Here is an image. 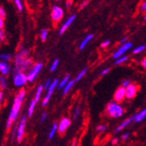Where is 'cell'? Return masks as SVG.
I'll list each match as a JSON object with an SVG mask.
<instances>
[{
    "instance_id": "6da1fadb",
    "label": "cell",
    "mask_w": 146,
    "mask_h": 146,
    "mask_svg": "<svg viewBox=\"0 0 146 146\" xmlns=\"http://www.w3.org/2000/svg\"><path fill=\"white\" fill-rule=\"evenodd\" d=\"M29 51L27 49L22 48L19 51L14 59L15 73H24V71L30 69L33 67V60L28 58Z\"/></svg>"
},
{
    "instance_id": "7a4b0ae2",
    "label": "cell",
    "mask_w": 146,
    "mask_h": 146,
    "mask_svg": "<svg viewBox=\"0 0 146 146\" xmlns=\"http://www.w3.org/2000/svg\"><path fill=\"white\" fill-rule=\"evenodd\" d=\"M25 94H26L25 90L23 88V89L19 90V92L15 96L14 102H13L12 107H11V112H10V115H9V117H8V120H7V123H6L7 129H9L12 126L13 123L17 120V118H18V116L19 115V112H20L22 103H23V102L25 100Z\"/></svg>"
},
{
    "instance_id": "3957f363",
    "label": "cell",
    "mask_w": 146,
    "mask_h": 146,
    "mask_svg": "<svg viewBox=\"0 0 146 146\" xmlns=\"http://www.w3.org/2000/svg\"><path fill=\"white\" fill-rule=\"evenodd\" d=\"M106 110H107L108 115L112 118H119L124 113L123 108L115 102H110L106 107Z\"/></svg>"
},
{
    "instance_id": "277c9868",
    "label": "cell",
    "mask_w": 146,
    "mask_h": 146,
    "mask_svg": "<svg viewBox=\"0 0 146 146\" xmlns=\"http://www.w3.org/2000/svg\"><path fill=\"white\" fill-rule=\"evenodd\" d=\"M42 67H43V65L40 62L36 63L35 65H33V67L32 68V70L29 71L28 74H26V76H27V81L30 82H34V80L36 79L38 74L40 73V71L42 69Z\"/></svg>"
},
{
    "instance_id": "5b68a950",
    "label": "cell",
    "mask_w": 146,
    "mask_h": 146,
    "mask_svg": "<svg viewBox=\"0 0 146 146\" xmlns=\"http://www.w3.org/2000/svg\"><path fill=\"white\" fill-rule=\"evenodd\" d=\"M63 16H64V11L61 7L58 5L52 6V12H51V18L52 21L54 23H58L63 19Z\"/></svg>"
},
{
    "instance_id": "8992f818",
    "label": "cell",
    "mask_w": 146,
    "mask_h": 146,
    "mask_svg": "<svg viewBox=\"0 0 146 146\" xmlns=\"http://www.w3.org/2000/svg\"><path fill=\"white\" fill-rule=\"evenodd\" d=\"M27 82V76H26V74L25 73H17L14 74V77H13V83L18 88L25 86Z\"/></svg>"
},
{
    "instance_id": "52a82bcc",
    "label": "cell",
    "mask_w": 146,
    "mask_h": 146,
    "mask_svg": "<svg viewBox=\"0 0 146 146\" xmlns=\"http://www.w3.org/2000/svg\"><path fill=\"white\" fill-rule=\"evenodd\" d=\"M25 126H26V117L24 115L21 120L19 123L18 129H17V133H16V137H17V141L19 143H20L24 137L25 135Z\"/></svg>"
},
{
    "instance_id": "ba28073f",
    "label": "cell",
    "mask_w": 146,
    "mask_h": 146,
    "mask_svg": "<svg viewBox=\"0 0 146 146\" xmlns=\"http://www.w3.org/2000/svg\"><path fill=\"white\" fill-rule=\"evenodd\" d=\"M58 83H59V80H58V79H55V80H54V81L52 82L51 85H50L49 88H47V89H48L47 94H46V96L44 97V100H43V102H42V105H43V106H46V104H47L48 102L50 101L51 96H52V93H54L55 88L57 87Z\"/></svg>"
},
{
    "instance_id": "9c48e42d",
    "label": "cell",
    "mask_w": 146,
    "mask_h": 146,
    "mask_svg": "<svg viewBox=\"0 0 146 146\" xmlns=\"http://www.w3.org/2000/svg\"><path fill=\"white\" fill-rule=\"evenodd\" d=\"M71 125V120L68 118V117H63L60 123L58 124V132L60 134V135H63L67 129L69 128V126Z\"/></svg>"
},
{
    "instance_id": "30bf717a",
    "label": "cell",
    "mask_w": 146,
    "mask_h": 146,
    "mask_svg": "<svg viewBox=\"0 0 146 146\" xmlns=\"http://www.w3.org/2000/svg\"><path fill=\"white\" fill-rule=\"evenodd\" d=\"M131 47H132V43L131 42H126V43L123 44L120 47H119V49L113 54V58L114 59H118V58L122 57L125 54V52L127 51H129Z\"/></svg>"
},
{
    "instance_id": "8fae6325",
    "label": "cell",
    "mask_w": 146,
    "mask_h": 146,
    "mask_svg": "<svg viewBox=\"0 0 146 146\" xmlns=\"http://www.w3.org/2000/svg\"><path fill=\"white\" fill-rule=\"evenodd\" d=\"M137 93V86L135 84H129L125 88V98L127 99H133Z\"/></svg>"
},
{
    "instance_id": "7c38bea8",
    "label": "cell",
    "mask_w": 146,
    "mask_h": 146,
    "mask_svg": "<svg viewBox=\"0 0 146 146\" xmlns=\"http://www.w3.org/2000/svg\"><path fill=\"white\" fill-rule=\"evenodd\" d=\"M124 99H125V88H123V87L118 88L114 94V100H115L114 102L119 103L122 102Z\"/></svg>"
},
{
    "instance_id": "4fadbf2b",
    "label": "cell",
    "mask_w": 146,
    "mask_h": 146,
    "mask_svg": "<svg viewBox=\"0 0 146 146\" xmlns=\"http://www.w3.org/2000/svg\"><path fill=\"white\" fill-rule=\"evenodd\" d=\"M75 19H76V15L75 14H73L72 16H70L67 20L65 21V23L62 25V26H61L60 29V35L63 34L66 31L68 30V28L73 24V22L75 20Z\"/></svg>"
},
{
    "instance_id": "5bb4252c",
    "label": "cell",
    "mask_w": 146,
    "mask_h": 146,
    "mask_svg": "<svg viewBox=\"0 0 146 146\" xmlns=\"http://www.w3.org/2000/svg\"><path fill=\"white\" fill-rule=\"evenodd\" d=\"M134 118H135V115H132L131 117L126 119V120H124L120 125H119L116 129H115V133H118V132H120L121 130H123L124 128H126L131 122H133L134 121Z\"/></svg>"
},
{
    "instance_id": "9a60e30c",
    "label": "cell",
    "mask_w": 146,
    "mask_h": 146,
    "mask_svg": "<svg viewBox=\"0 0 146 146\" xmlns=\"http://www.w3.org/2000/svg\"><path fill=\"white\" fill-rule=\"evenodd\" d=\"M11 71V67L10 64L7 62H3L0 61V73L3 74V76L7 75Z\"/></svg>"
},
{
    "instance_id": "2e32d148",
    "label": "cell",
    "mask_w": 146,
    "mask_h": 146,
    "mask_svg": "<svg viewBox=\"0 0 146 146\" xmlns=\"http://www.w3.org/2000/svg\"><path fill=\"white\" fill-rule=\"evenodd\" d=\"M93 38H94V34H88V35H87V36L84 38L83 40L81 42V44H80L79 49H80V50H83V49L86 47V46L92 40Z\"/></svg>"
},
{
    "instance_id": "e0dca14e",
    "label": "cell",
    "mask_w": 146,
    "mask_h": 146,
    "mask_svg": "<svg viewBox=\"0 0 146 146\" xmlns=\"http://www.w3.org/2000/svg\"><path fill=\"white\" fill-rule=\"evenodd\" d=\"M146 117V110H143L142 111H140L139 113H137V115H135V118H134V121L136 123H140L142 121H143Z\"/></svg>"
},
{
    "instance_id": "ac0fdd59",
    "label": "cell",
    "mask_w": 146,
    "mask_h": 146,
    "mask_svg": "<svg viewBox=\"0 0 146 146\" xmlns=\"http://www.w3.org/2000/svg\"><path fill=\"white\" fill-rule=\"evenodd\" d=\"M12 59L11 55L8 52H3V54H0V61H3V62H9L11 61Z\"/></svg>"
},
{
    "instance_id": "d6986e66",
    "label": "cell",
    "mask_w": 146,
    "mask_h": 146,
    "mask_svg": "<svg viewBox=\"0 0 146 146\" xmlns=\"http://www.w3.org/2000/svg\"><path fill=\"white\" fill-rule=\"evenodd\" d=\"M57 130H58V124H57L56 123H54V124H52V129H51V130H50V132H49L48 138H49V139H52V137H54L55 136V134H56Z\"/></svg>"
},
{
    "instance_id": "ffe728a7",
    "label": "cell",
    "mask_w": 146,
    "mask_h": 146,
    "mask_svg": "<svg viewBox=\"0 0 146 146\" xmlns=\"http://www.w3.org/2000/svg\"><path fill=\"white\" fill-rule=\"evenodd\" d=\"M44 87L42 85H39L37 88V91H36V94H35V98L33 99L36 102H38L40 99V96H41V94H42V90H43Z\"/></svg>"
},
{
    "instance_id": "44dd1931",
    "label": "cell",
    "mask_w": 146,
    "mask_h": 146,
    "mask_svg": "<svg viewBox=\"0 0 146 146\" xmlns=\"http://www.w3.org/2000/svg\"><path fill=\"white\" fill-rule=\"evenodd\" d=\"M74 82H75V81H74V80H72V81H69V82L67 83V85H66V86L63 88V95H64V96H65V95H67L68 93L69 92V90L71 89V88L74 86Z\"/></svg>"
},
{
    "instance_id": "7402d4cb",
    "label": "cell",
    "mask_w": 146,
    "mask_h": 146,
    "mask_svg": "<svg viewBox=\"0 0 146 146\" xmlns=\"http://www.w3.org/2000/svg\"><path fill=\"white\" fill-rule=\"evenodd\" d=\"M36 102L34 100H32L31 101V103H30V106L28 108V116L31 117L33 115V112H34V110H35V107H36Z\"/></svg>"
},
{
    "instance_id": "603a6c76",
    "label": "cell",
    "mask_w": 146,
    "mask_h": 146,
    "mask_svg": "<svg viewBox=\"0 0 146 146\" xmlns=\"http://www.w3.org/2000/svg\"><path fill=\"white\" fill-rule=\"evenodd\" d=\"M69 81H70V75H69V74L66 75L65 78H63V79H62V81L59 83V88H60V89L63 88L66 85H67V83H68Z\"/></svg>"
},
{
    "instance_id": "cb8c5ba5",
    "label": "cell",
    "mask_w": 146,
    "mask_h": 146,
    "mask_svg": "<svg viewBox=\"0 0 146 146\" xmlns=\"http://www.w3.org/2000/svg\"><path fill=\"white\" fill-rule=\"evenodd\" d=\"M7 88V80L5 76H0V89L4 90Z\"/></svg>"
},
{
    "instance_id": "d4e9b609",
    "label": "cell",
    "mask_w": 146,
    "mask_h": 146,
    "mask_svg": "<svg viewBox=\"0 0 146 146\" xmlns=\"http://www.w3.org/2000/svg\"><path fill=\"white\" fill-rule=\"evenodd\" d=\"M87 71H88V68H84L83 70H82L81 72H80L79 74H78V75L76 76V79H75V81L76 82H79V81H81V80L83 78V76L86 74V73H87Z\"/></svg>"
},
{
    "instance_id": "484cf974",
    "label": "cell",
    "mask_w": 146,
    "mask_h": 146,
    "mask_svg": "<svg viewBox=\"0 0 146 146\" xmlns=\"http://www.w3.org/2000/svg\"><path fill=\"white\" fill-rule=\"evenodd\" d=\"M47 36H48V31L46 29H43L41 31V33H40V38H41V40L43 42L46 40Z\"/></svg>"
},
{
    "instance_id": "4316f807",
    "label": "cell",
    "mask_w": 146,
    "mask_h": 146,
    "mask_svg": "<svg viewBox=\"0 0 146 146\" xmlns=\"http://www.w3.org/2000/svg\"><path fill=\"white\" fill-rule=\"evenodd\" d=\"M58 65H59V60L58 59H55L52 62V64L51 65V68H50V70L51 72H54L56 70V68H58Z\"/></svg>"
},
{
    "instance_id": "83f0119b",
    "label": "cell",
    "mask_w": 146,
    "mask_h": 146,
    "mask_svg": "<svg viewBox=\"0 0 146 146\" xmlns=\"http://www.w3.org/2000/svg\"><path fill=\"white\" fill-rule=\"evenodd\" d=\"M127 60H128V57H127V56H122V57L118 58V59L116 60V61L115 62V65H120V64H123V63H124Z\"/></svg>"
},
{
    "instance_id": "f1b7e54d",
    "label": "cell",
    "mask_w": 146,
    "mask_h": 146,
    "mask_svg": "<svg viewBox=\"0 0 146 146\" xmlns=\"http://www.w3.org/2000/svg\"><path fill=\"white\" fill-rule=\"evenodd\" d=\"M144 49H145V46L144 45L139 46H137V48H135L133 50V54H139V52H142Z\"/></svg>"
},
{
    "instance_id": "f546056e",
    "label": "cell",
    "mask_w": 146,
    "mask_h": 146,
    "mask_svg": "<svg viewBox=\"0 0 146 146\" xmlns=\"http://www.w3.org/2000/svg\"><path fill=\"white\" fill-rule=\"evenodd\" d=\"M14 1V4L16 5L18 10L19 11H23V5H22V2H21V0H13Z\"/></svg>"
},
{
    "instance_id": "4dcf8cb0",
    "label": "cell",
    "mask_w": 146,
    "mask_h": 146,
    "mask_svg": "<svg viewBox=\"0 0 146 146\" xmlns=\"http://www.w3.org/2000/svg\"><path fill=\"white\" fill-rule=\"evenodd\" d=\"M6 17V11L5 10L4 7L2 6H0V18H2L3 19H5Z\"/></svg>"
},
{
    "instance_id": "1f68e13d",
    "label": "cell",
    "mask_w": 146,
    "mask_h": 146,
    "mask_svg": "<svg viewBox=\"0 0 146 146\" xmlns=\"http://www.w3.org/2000/svg\"><path fill=\"white\" fill-rule=\"evenodd\" d=\"M80 114H81V108H80V107H77V108L75 109L74 112V119H77V118L79 117Z\"/></svg>"
},
{
    "instance_id": "d6a6232c",
    "label": "cell",
    "mask_w": 146,
    "mask_h": 146,
    "mask_svg": "<svg viewBox=\"0 0 146 146\" xmlns=\"http://www.w3.org/2000/svg\"><path fill=\"white\" fill-rule=\"evenodd\" d=\"M106 129H107V127H106L105 125H103V124H101V125L97 126V128H96V130L98 132H102V131H105Z\"/></svg>"
},
{
    "instance_id": "836d02e7",
    "label": "cell",
    "mask_w": 146,
    "mask_h": 146,
    "mask_svg": "<svg viewBox=\"0 0 146 146\" xmlns=\"http://www.w3.org/2000/svg\"><path fill=\"white\" fill-rule=\"evenodd\" d=\"M110 40H109V39H107V40L103 41V42L101 44V47H102V48H105V47L109 46H110Z\"/></svg>"
},
{
    "instance_id": "e575fe53",
    "label": "cell",
    "mask_w": 146,
    "mask_h": 146,
    "mask_svg": "<svg viewBox=\"0 0 146 146\" xmlns=\"http://www.w3.org/2000/svg\"><path fill=\"white\" fill-rule=\"evenodd\" d=\"M129 84H130V81H129V80H124V81L123 82V83H122V86L121 87H123V88H126Z\"/></svg>"
},
{
    "instance_id": "d590c367",
    "label": "cell",
    "mask_w": 146,
    "mask_h": 146,
    "mask_svg": "<svg viewBox=\"0 0 146 146\" xmlns=\"http://www.w3.org/2000/svg\"><path fill=\"white\" fill-rule=\"evenodd\" d=\"M5 40V33L3 32V29H0V43Z\"/></svg>"
},
{
    "instance_id": "8d00e7d4",
    "label": "cell",
    "mask_w": 146,
    "mask_h": 146,
    "mask_svg": "<svg viewBox=\"0 0 146 146\" xmlns=\"http://www.w3.org/2000/svg\"><path fill=\"white\" fill-rule=\"evenodd\" d=\"M140 9H141V11L143 12H145V11H146V3H145V1H143V4H141Z\"/></svg>"
},
{
    "instance_id": "74e56055",
    "label": "cell",
    "mask_w": 146,
    "mask_h": 146,
    "mask_svg": "<svg viewBox=\"0 0 146 146\" xmlns=\"http://www.w3.org/2000/svg\"><path fill=\"white\" fill-rule=\"evenodd\" d=\"M72 4H73V0H67L66 1V6H67V8H70L72 6Z\"/></svg>"
},
{
    "instance_id": "f35d334b",
    "label": "cell",
    "mask_w": 146,
    "mask_h": 146,
    "mask_svg": "<svg viewBox=\"0 0 146 146\" xmlns=\"http://www.w3.org/2000/svg\"><path fill=\"white\" fill-rule=\"evenodd\" d=\"M46 117H47V114H46V113H43V114L41 115V117H40V122L43 123L44 121H46Z\"/></svg>"
},
{
    "instance_id": "ab89813d",
    "label": "cell",
    "mask_w": 146,
    "mask_h": 146,
    "mask_svg": "<svg viewBox=\"0 0 146 146\" xmlns=\"http://www.w3.org/2000/svg\"><path fill=\"white\" fill-rule=\"evenodd\" d=\"M51 83H52V81H51V80L50 79H47L46 80V83H45V88H49V86L51 85Z\"/></svg>"
},
{
    "instance_id": "60d3db41",
    "label": "cell",
    "mask_w": 146,
    "mask_h": 146,
    "mask_svg": "<svg viewBox=\"0 0 146 146\" xmlns=\"http://www.w3.org/2000/svg\"><path fill=\"white\" fill-rule=\"evenodd\" d=\"M110 68H105V69H103V70L101 72V75L103 76V75H105V74H107L110 72Z\"/></svg>"
},
{
    "instance_id": "b9f144b4",
    "label": "cell",
    "mask_w": 146,
    "mask_h": 146,
    "mask_svg": "<svg viewBox=\"0 0 146 146\" xmlns=\"http://www.w3.org/2000/svg\"><path fill=\"white\" fill-rule=\"evenodd\" d=\"M3 98H4V94H3V91L0 90V107H1V105H2V101H3Z\"/></svg>"
},
{
    "instance_id": "7bdbcfd3",
    "label": "cell",
    "mask_w": 146,
    "mask_h": 146,
    "mask_svg": "<svg viewBox=\"0 0 146 146\" xmlns=\"http://www.w3.org/2000/svg\"><path fill=\"white\" fill-rule=\"evenodd\" d=\"M141 64H142V66H143V68H146V59H145V58H143V59L142 60Z\"/></svg>"
},
{
    "instance_id": "ee69618b",
    "label": "cell",
    "mask_w": 146,
    "mask_h": 146,
    "mask_svg": "<svg viewBox=\"0 0 146 146\" xmlns=\"http://www.w3.org/2000/svg\"><path fill=\"white\" fill-rule=\"evenodd\" d=\"M16 127L13 129V131H12V137H11V140H14L15 139V136H16Z\"/></svg>"
},
{
    "instance_id": "f6af8a7d",
    "label": "cell",
    "mask_w": 146,
    "mask_h": 146,
    "mask_svg": "<svg viewBox=\"0 0 146 146\" xmlns=\"http://www.w3.org/2000/svg\"><path fill=\"white\" fill-rule=\"evenodd\" d=\"M4 25H5V23H4V19H3L2 18H0V29H3Z\"/></svg>"
},
{
    "instance_id": "bcb514c9",
    "label": "cell",
    "mask_w": 146,
    "mask_h": 146,
    "mask_svg": "<svg viewBox=\"0 0 146 146\" xmlns=\"http://www.w3.org/2000/svg\"><path fill=\"white\" fill-rule=\"evenodd\" d=\"M129 133H125V134H123V135L122 136V138H123V140H126V139L129 138Z\"/></svg>"
},
{
    "instance_id": "7dc6e473",
    "label": "cell",
    "mask_w": 146,
    "mask_h": 146,
    "mask_svg": "<svg viewBox=\"0 0 146 146\" xmlns=\"http://www.w3.org/2000/svg\"><path fill=\"white\" fill-rule=\"evenodd\" d=\"M88 4V1H84V2L81 5V8H82H82H84Z\"/></svg>"
},
{
    "instance_id": "c3c4849f",
    "label": "cell",
    "mask_w": 146,
    "mask_h": 146,
    "mask_svg": "<svg viewBox=\"0 0 146 146\" xmlns=\"http://www.w3.org/2000/svg\"><path fill=\"white\" fill-rule=\"evenodd\" d=\"M127 39H128V38H127L125 37V38H122V39H121V41H120V42H121L122 44H124V43H126Z\"/></svg>"
},
{
    "instance_id": "681fc988",
    "label": "cell",
    "mask_w": 146,
    "mask_h": 146,
    "mask_svg": "<svg viewBox=\"0 0 146 146\" xmlns=\"http://www.w3.org/2000/svg\"><path fill=\"white\" fill-rule=\"evenodd\" d=\"M117 143H118V139H116V138H115V139L112 141V143H113V144H116Z\"/></svg>"
},
{
    "instance_id": "f907efd6",
    "label": "cell",
    "mask_w": 146,
    "mask_h": 146,
    "mask_svg": "<svg viewBox=\"0 0 146 146\" xmlns=\"http://www.w3.org/2000/svg\"><path fill=\"white\" fill-rule=\"evenodd\" d=\"M76 145H77V142H76V140H74V141L73 142V143H72L71 146H76Z\"/></svg>"
},
{
    "instance_id": "816d5d0a",
    "label": "cell",
    "mask_w": 146,
    "mask_h": 146,
    "mask_svg": "<svg viewBox=\"0 0 146 146\" xmlns=\"http://www.w3.org/2000/svg\"><path fill=\"white\" fill-rule=\"evenodd\" d=\"M55 1H61V0H55Z\"/></svg>"
},
{
    "instance_id": "f5cc1de1",
    "label": "cell",
    "mask_w": 146,
    "mask_h": 146,
    "mask_svg": "<svg viewBox=\"0 0 146 146\" xmlns=\"http://www.w3.org/2000/svg\"><path fill=\"white\" fill-rule=\"evenodd\" d=\"M76 146H80V145H79V144H77V145H76Z\"/></svg>"
}]
</instances>
